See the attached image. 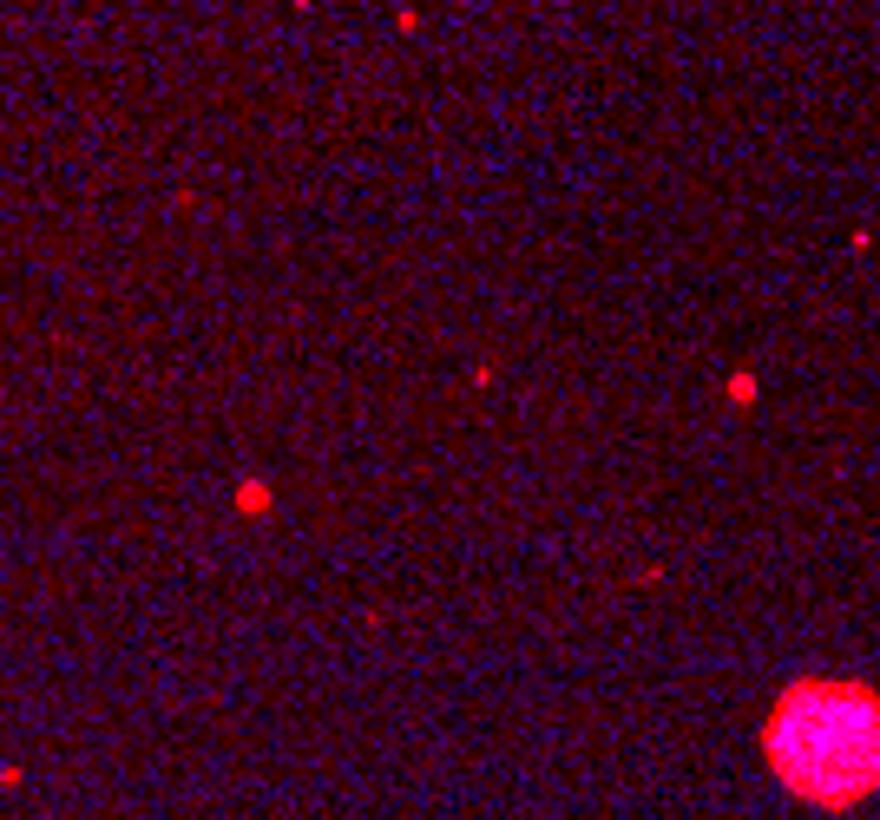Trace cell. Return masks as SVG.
I'll return each mask as SVG.
<instances>
[{"label": "cell", "mask_w": 880, "mask_h": 820, "mask_svg": "<svg viewBox=\"0 0 880 820\" xmlns=\"http://www.w3.org/2000/svg\"><path fill=\"white\" fill-rule=\"evenodd\" d=\"M763 755L789 794L854 807L880 787V696L847 676H802L769 709Z\"/></svg>", "instance_id": "obj_1"}, {"label": "cell", "mask_w": 880, "mask_h": 820, "mask_svg": "<svg viewBox=\"0 0 880 820\" xmlns=\"http://www.w3.org/2000/svg\"><path fill=\"white\" fill-rule=\"evenodd\" d=\"M237 506H244L250 519H257V512H270V486H257V480H250V486H237Z\"/></svg>", "instance_id": "obj_2"}]
</instances>
